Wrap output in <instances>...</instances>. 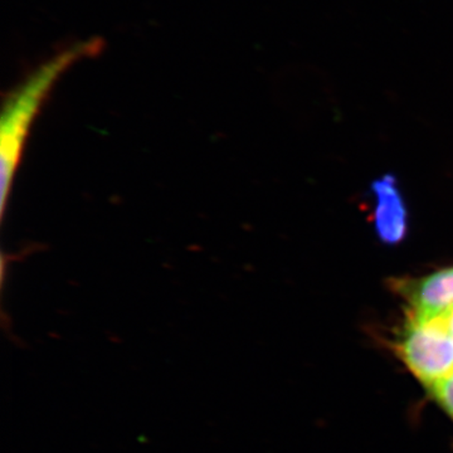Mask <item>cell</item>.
Segmentation results:
<instances>
[{
	"mask_svg": "<svg viewBox=\"0 0 453 453\" xmlns=\"http://www.w3.org/2000/svg\"><path fill=\"white\" fill-rule=\"evenodd\" d=\"M103 49V41L74 42L55 53L38 65L9 94L2 115V210L4 211L9 190L19 165L27 135L35 116L55 88L70 68L83 59L97 56Z\"/></svg>",
	"mask_w": 453,
	"mask_h": 453,
	"instance_id": "1",
	"label": "cell"
},
{
	"mask_svg": "<svg viewBox=\"0 0 453 453\" xmlns=\"http://www.w3.org/2000/svg\"><path fill=\"white\" fill-rule=\"evenodd\" d=\"M398 351L414 377L427 388L453 372V336L441 320L417 323L408 319Z\"/></svg>",
	"mask_w": 453,
	"mask_h": 453,
	"instance_id": "2",
	"label": "cell"
},
{
	"mask_svg": "<svg viewBox=\"0 0 453 453\" xmlns=\"http://www.w3.org/2000/svg\"><path fill=\"white\" fill-rule=\"evenodd\" d=\"M393 290L408 303V319L429 323L453 308V267L419 279L393 280Z\"/></svg>",
	"mask_w": 453,
	"mask_h": 453,
	"instance_id": "3",
	"label": "cell"
},
{
	"mask_svg": "<svg viewBox=\"0 0 453 453\" xmlns=\"http://www.w3.org/2000/svg\"><path fill=\"white\" fill-rule=\"evenodd\" d=\"M375 205L372 226L378 240L386 246H396L405 240L410 229L407 204L395 174H384L371 184Z\"/></svg>",
	"mask_w": 453,
	"mask_h": 453,
	"instance_id": "4",
	"label": "cell"
},
{
	"mask_svg": "<svg viewBox=\"0 0 453 453\" xmlns=\"http://www.w3.org/2000/svg\"><path fill=\"white\" fill-rule=\"evenodd\" d=\"M429 392L436 399L438 404L453 418V372L445 380L437 381L429 387Z\"/></svg>",
	"mask_w": 453,
	"mask_h": 453,
	"instance_id": "5",
	"label": "cell"
},
{
	"mask_svg": "<svg viewBox=\"0 0 453 453\" xmlns=\"http://www.w3.org/2000/svg\"><path fill=\"white\" fill-rule=\"evenodd\" d=\"M437 320L442 321L446 329L449 330V333L453 336V308L449 310L445 316H442L441 319H437Z\"/></svg>",
	"mask_w": 453,
	"mask_h": 453,
	"instance_id": "6",
	"label": "cell"
}]
</instances>
